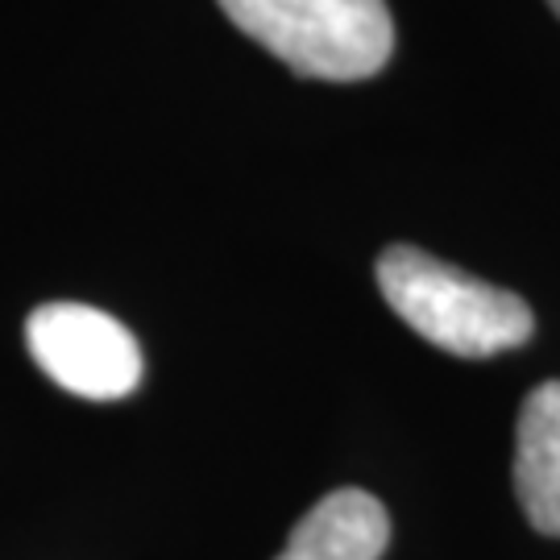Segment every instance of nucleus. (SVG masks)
Here are the masks:
<instances>
[{"label":"nucleus","instance_id":"1","mask_svg":"<svg viewBox=\"0 0 560 560\" xmlns=\"http://www.w3.org/2000/svg\"><path fill=\"white\" fill-rule=\"evenodd\" d=\"M382 300L411 332L457 358H494L532 337V307L490 282L465 275L416 245H390L378 258Z\"/></svg>","mask_w":560,"mask_h":560},{"label":"nucleus","instance_id":"2","mask_svg":"<svg viewBox=\"0 0 560 560\" xmlns=\"http://www.w3.org/2000/svg\"><path fill=\"white\" fill-rule=\"evenodd\" d=\"M241 34L307 80L378 75L395 50L386 0H217Z\"/></svg>","mask_w":560,"mask_h":560},{"label":"nucleus","instance_id":"3","mask_svg":"<svg viewBox=\"0 0 560 560\" xmlns=\"http://www.w3.org/2000/svg\"><path fill=\"white\" fill-rule=\"evenodd\" d=\"M25 345L42 374L80 399H125L141 382L138 337L88 303H46L25 320Z\"/></svg>","mask_w":560,"mask_h":560},{"label":"nucleus","instance_id":"4","mask_svg":"<svg viewBox=\"0 0 560 560\" xmlns=\"http://www.w3.org/2000/svg\"><path fill=\"white\" fill-rule=\"evenodd\" d=\"M390 544V515L365 490H332L320 499L275 560H378Z\"/></svg>","mask_w":560,"mask_h":560},{"label":"nucleus","instance_id":"5","mask_svg":"<svg viewBox=\"0 0 560 560\" xmlns=\"http://www.w3.org/2000/svg\"><path fill=\"white\" fill-rule=\"evenodd\" d=\"M515 494L544 536H560V378L536 386L515 428Z\"/></svg>","mask_w":560,"mask_h":560},{"label":"nucleus","instance_id":"6","mask_svg":"<svg viewBox=\"0 0 560 560\" xmlns=\"http://www.w3.org/2000/svg\"><path fill=\"white\" fill-rule=\"evenodd\" d=\"M548 4H552V9H557V18H560V0H548Z\"/></svg>","mask_w":560,"mask_h":560}]
</instances>
